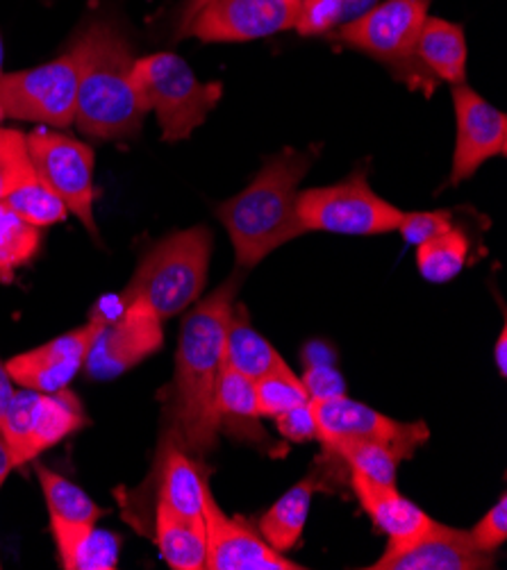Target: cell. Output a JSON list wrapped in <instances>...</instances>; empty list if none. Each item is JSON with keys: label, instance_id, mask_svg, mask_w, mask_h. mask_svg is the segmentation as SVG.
Instances as JSON below:
<instances>
[{"label": "cell", "instance_id": "1", "mask_svg": "<svg viewBox=\"0 0 507 570\" xmlns=\"http://www.w3.org/2000/svg\"><path fill=\"white\" fill-rule=\"evenodd\" d=\"M242 279L240 273H233L185 316L181 327L176 373L164 405L168 419L166 439H172L194 460H205L218 436L214 395L223 366L225 330H228Z\"/></svg>", "mask_w": 507, "mask_h": 570}, {"label": "cell", "instance_id": "2", "mask_svg": "<svg viewBox=\"0 0 507 570\" xmlns=\"http://www.w3.org/2000/svg\"><path fill=\"white\" fill-rule=\"evenodd\" d=\"M312 164V150H280L262 164L244 191L216 207L233 242L237 266L253 268L280 246L308 233L296 214V196Z\"/></svg>", "mask_w": 507, "mask_h": 570}, {"label": "cell", "instance_id": "3", "mask_svg": "<svg viewBox=\"0 0 507 570\" xmlns=\"http://www.w3.org/2000/svg\"><path fill=\"white\" fill-rule=\"evenodd\" d=\"M80 60L76 126L94 139L137 137L146 107L135 85V60L126 35L96 19L74 41Z\"/></svg>", "mask_w": 507, "mask_h": 570}, {"label": "cell", "instance_id": "4", "mask_svg": "<svg viewBox=\"0 0 507 570\" xmlns=\"http://www.w3.org/2000/svg\"><path fill=\"white\" fill-rule=\"evenodd\" d=\"M212 233L205 225L164 237L142 257L119 294L121 305L144 301L162 321L187 312L205 289Z\"/></svg>", "mask_w": 507, "mask_h": 570}, {"label": "cell", "instance_id": "5", "mask_svg": "<svg viewBox=\"0 0 507 570\" xmlns=\"http://www.w3.org/2000/svg\"><path fill=\"white\" fill-rule=\"evenodd\" d=\"M135 85L146 111H155L164 141H185L223 96V82H201L176 52L135 60Z\"/></svg>", "mask_w": 507, "mask_h": 570}, {"label": "cell", "instance_id": "6", "mask_svg": "<svg viewBox=\"0 0 507 570\" xmlns=\"http://www.w3.org/2000/svg\"><path fill=\"white\" fill-rule=\"evenodd\" d=\"M428 10L430 0H384L330 35L376 57L410 87L426 89L430 96L437 80L417 60V41Z\"/></svg>", "mask_w": 507, "mask_h": 570}, {"label": "cell", "instance_id": "7", "mask_svg": "<svg viewBox=\"0 0 507 570\" xmlns=\"http://www.w3.org/2000/svg\"><path fill=\"white\" fill-rule=\"evenodd\" d=\"M296 214L308 233L373 237L397 230L403 209L380 198L369 185V168L360 166L342 183L299 191Z\"/></svg>", "mask_w": 507, "mask_h": 570}, {"label": "cell", "instance_id": "8", "mask_svg": "<svg viewBox=\"0 0 507 570\" xmlns=\"http://www.w3.org/2000/svg\"><path fill=\"white\" fill-rule=\"evenodd\" d=\"M89 423L80 397L67 389L41 393L32 389L14 391L0 421L14 469L37 460L41 452L62 443Z\"/></svg>", "mask_w": 507, "mask_h": 570}, {"label": "cell", "instance_id": "9", "mask_svg": "<svg viewBox=\"0 0 507 570\" xmlns=\"http://www.w3.org/2000/svg\"><path fill=\"white\" fill-rule=\"evenodd\" d=\"M80 60L71 46L69 52L35 69L0 76L8 117L41 124L43 128H69L76 121Z\"/></svg>", "mask_w": 507, "mask_h": 570}, {"label": "cell", "instance_id": "10", "mask_svg": "<svg viewBox=\"0 0 507 570\" xmlns=\"http://www.w3.org/2000/svg\"><path fill=\"white\" fill-rule=\"evenodd\" d=\"M28 159L35 168V176L58 194L67 209L96 237L98 227L94 220V148L55 132L52 128H37L26 135Z\"/></svg>", "mask_w": 507, "mask_h": 570}, {"label": "cell", "instance_id": "11", "mask_svg": "<svg viewBox=\"0 0 507 570\" xmlns=\"http://www.w3.org/2000/svg\"><path fill=\"white\" fill-rule=\"evenodd\" d=\"M299 12L301 0H209L176 37L203 43L255 41L294 30Z\"/></svg>", "mask_w": 507, "mask_h": 570}, {"label": "cell", "instance_id": "12", "mask_svg": "<svg viewBox=\"0 0 507 570\" xmlns=\"http://www.w3.org/2000/svg\"><path fill=\"white\" fill-rule=\"evenodd\" d=\"M319 428V441L325 450L344 441H380L397 450L403 460H410L419 445L430 436L423 421L399 423L349 395L330 397V401H310Z\"/></svg>", "mask_w": 507, "mask_h": 570}, {"label": "cell", "instance_id": "13", "mask_svg": "<svg viewBox=\"0 0 507 570\" xmlns=\"http://www.w3.org/2000/svg\"><path fill=\"white\" fill-rule=\"evenodd\" d=\"M162 344V318L144 301H133L115 321L100 327L82 371L96 382L115 380L155 355Z\"/></svg>", "mask_w": 507, "mask_h": 570}, {"label": "cell", "instance_id": "14", "mask_svg": "<svg viewBox=\"0 0 507 570\" xmlns=\"http://www.w3.org/2000/svg\"><path fill=\"white\" fill-rule=\"evenodd\" d=\"M456 153L448 185L458 187L491 157L507 153V117L467 85H454Z\"/></svg>", "mask_w": 507, "mask_h": 570}, {"label": "cell", "instance_id": "15", "mask_svg": "<svg viewBox=\"0 0 507 570\" xmlns=\"http://www.w3.org/2000/svg\"><path fill=\"white\" fill-rule=\"evenodd\" d=\"M203 523L207 539L205 570H303V566L273 550L244 521L225 517L209 489L205 493Z\"/></svg>", "mask_w": 507, "mask_h": 570}, {"label": "cell", "instance_id": "16", "mask_svg": "<svg viewBox=\"0 0 507 570\" xmlns=\"http://www.w3.org/2000/svg\"><path fill=\"white\" fill-rule=\"evenodd\" d=\"M494 552L476 546L469 530H456L432 521V525L415 541L401 548H387L384 554L369 566L371 570H489Z\"/></svg>", "mask_w": 507, "mask_h": 570}, {"label": "cell", "instance_id": "17", "mask_svg": "<svg viewBox=\"0 0 507 570\" xmlns=\"http://www.w3.org/2000/svg\"><path fill=\"white\" fill-rule=\"evenodd\" d=\"M103 325L105 323L89 318L87 325L52 338L39 348L12 357L10 362H6L12 382L21 389H32L41 393L67 389L82 371L87 353Z\"/></svg>", "mask_w": 507, "mask_h": 570}, {"label": "cell", "instance_id": "18", "mask_svg": "<svg viewBox=\"0 0 507 570\" xmlns=\"http://www.w3.org/2000/svg\"><path fill=\"white\" fill-rule=\"evenodd\" d=\"M351 484L376 528L387 534V548H401L421 537L432 525V519L426 511L403 498L397 484L373 482L355 473H351Z\"/></svg>", "mask_w": 507, "mask_h": 570}, {"label": "cell", "instance_id": "19", "mask_svg": "<svg viewBox=\"0 0 507 570\" xmlns=\"http://www.w3.org/2000/svg\"><path fill=\"white\" fill-rule=\"evenodd\" d=\"M207 489L209 484L201 471V464L172 439H166L157 500L172 507L176 514L185 519L203 521Z\"/></svg>", "mask_w": 507, "mask_h": 570}, {"label": "cell", "instance_id": "20", "mask_svg": "<svg viewBox=\"0 0 507 570\" xmlns=\"http://www.w3.org/2000/svg\"><path fill=\"white\" fill-rule=\"evenodd\" d=\"M62 568L67 570H115L121 537L96 528V523L50 521Z\"/></svg>", "mask_w": 507, "mask_h": 570}, {"label": "cell", "instance_id": "21", "mask_svg": "<svg viewBox=\"0 0 507 570\" xmlns=\"http://www.w3.org/2000/svg\"><path fill=\"white\" fill-rule=\"evenodd\" d=\"M417 60L437 82L465 85L467 80V39L465 28L446 19L428 17L419 41Z\"/></svg>", "mask_w": 507, "mask_h": 570}, {"label": "cell", "instance_id": "22", "mask_svg": "<svg viewBox=\"0 0 507 570\" xmlns=\"http://www.w3.org/2000/svg\"><path fill=\"white\" fill-rule=\"evenodd\" d=\"M155 543L162 559L174 570H205L207 539L205 523L185 519L157 500Z\"/></svg>", "mask_w": 507, "mask_h": 570}, {"label": "cell", "instance_id": "23", "mask_svg": "<svg viewBox=\"0 0 507 570\" xmlns=\"http://www.w3.org/2000/svg\"><path fill=\"white\" fill-rule=\"evenodd\" d=\"M319 473H310L305 480L294 484L283 498L260 519L257 528L262 532V539L277 552L292 550L305 530L310 504L316 491H321Z\"/></svg>", "mask_w": 507, "mask_h": 570}, {"label": "cell", "instance_id": "24", "mask_svg": "<svg viewBox=\"0 0 507 570\" xmlns=\"http://www.w3.org/2000/svg\"><path fill=\"white\" fill-rule=\"evenodd\" d=\"M214 410L218 430H228L240 436H251L262 441L264 432L260 430V410H257V395H255V380L233 371L231 366H221L216 395H214Z\"/></svg>", "mask_w": 507, "mask_h": 570}, {"label": "cell", "instance_id": "25", "mask_svg": "<svg viewBox=\"0 0 507 570\" xmlns=\"http://www.w3.org/2000/svg\"><path fill=\"white\" fill-rule=\"evenodd\" d=\"M283 357L277 355V351L248 323L246 307L235 303L228 330H225L223 364L251 380H260Z\"/></svg>", "mask_w": 507, "mask_h": 570}, {"label": "cell", "instance_id": "26", "mask_svg": "<svg viewBox=\"0 0 507 570\" xmlns=\"http://www.w3.org/2000/svg\"><path fill=\"white\" fill-rule=\"evenodd\" d=\"M37 478L50 511V521L65 523H98L105 509L98 507L78 484L67 480L65 475L37 464Z\"/></svg>", "mask_w": 507, "mask_h": 570}, {"label": "cell", "instance_id": "27", "mask_svg": "<svg viewBox=\"0 0 507 570\" xmlns=\"http://www.w3.org/2000/svg\"><path fill=\"white\" fill-rule=\"evenodd\" d=\"M41 246V230L23 220L6 200H0V279L10 282L28 266Z\"/></svg>", "mask_w": 507, "mask_h": 570}, {"label": "cell", "instance_id": "28", "mask_svg": "<svg viewBox=\"0 0 507 570\" xmlns=\"http://www.w3.org/2000/svg\"><path fill=\"white\" fill-rule=\"evenodd\" d=\"M469 259V239L454 225L448 233L417 246V266L432 284L458 277Z\"/></svg>", "mask_w": 507, "mask_h": 570}, {"label": "cell", "instance_id": "29", "mask_svg": "<svg viewBox=\"0 0 507 570\" xmlns=\"http://www.w3.org/2000/svg\"><path fill=\"white\" fill-rule=\"evenodd\" d=\"M325 452L344 460L351 473L382 484H397V471L403 462L397 450L380 441H344Z\"/></svg>", "mask_w": 507, "mask_h": 570}, {"label": "cell", "instance_id": "30", "mask_svg": "<svg viewBox=\"0 0 507 570\" xmlns=\"http://www.w3.org/2000/svg\"><path fill=\"white\" fill-rule=\"evenodd\" d=\"M255 395L262 419H275L310 403V395L301 377L294 375L285 360H280L266 375L255 380Z\"/></svg>", "mask_w": 507, "mask_h": 570}, {"label": "cell", "instance_id": "31", "mask_svg": "<svg viewBox=\"0 0 507 570\" xmlns=\"http://www.w3.org/2000/svg\"><path fill=\"white\" fill-rule=\"evenodd\" d=\"M380 0H301L296 32L301 37H323L358 19Z\"/></svg>", "mask_w": 507, "mask_h": 570}, {"label": "cell", "instance_id": "32", "mask_svg": "<svg viewBox=\"0 0 507 570\" xmlns=\"http://www.w3.org/2000/svg\"><path fill=\"white\" fill-rule=\"evenodd\" d=\"M23 220H28L30 225L43 227L55 225V223H62L69 214L65 200L52 194L39 178L26 180L19 187H14L6 198H3Z\"/></svg>", "mask_w": 507, "mask_h": 570}, {"label": "cell", "instance_id": "33", "mask_svg": "<svg viewBox=\"0 0 507 570\" xmlns=\"http://www.w3.org/2000/svg\"><path fill=\"white\" fill-rule=\"evenodd\" d=\"M35 168L28 159L26 135L17 128H0V200L14 187L32 180Z\"/></svg>", "mask_w": 507, "mask_h": 570}, {"label": "cell", "instance_id": "34", "mask_svg": "<svg viewBox=\"0 0 507 570\" xmlns=\"http://www.w3.org/2000/svg\"><path fill=\"white\" fill-rule=\"evenodd\" d=\"M454 227V214L439 209V212H403L401 223L397 230L403 239L412 246H419L432 237H439Z\"/></svg>", "mask_w": 507, "mask_h": 570}, {"label": "cell", "instance_id": "35", "mask_svg": "<svg viewBox=\"0 0 507 570\" xmlns=\"http://www.w3.org/2000/svg\"><path fill=\"white\" fill-rule=\"evenodd\" d=\"M476 546L485 552H496L507 541V498L500 495L498 502L469 530Z\"/></svg>", "mask_w": 507, "mask_h": 570}, {"label": "cell", "instance_id": "36", "mask_svg": "<svg viewBox=\"0 0 507 570\" xmlns=\"http://www.w3.org/2000/svg\"><path fill=\"white\" fill-rule=\"evenodd\" d=\"M310 401H330V397L347 395V382L334 364H312L301 377Z\"/></svg>", "mask_w": 507, "mask_h": 570}, {"label": "cell", "instance_id": "37", "mask_svg": "<svg viewBox=\"0 0 507 570\" xmlns=\"http://www.w3.org/2000/svg\"><path fill=\"white\" fill-rule=\"evenodd\" d=\"M275 425H277V432L290 441H296V443L319 441V428H316L310 403L275 416Z\"/></svg>", "mask_w": 507, "mask_h": 570}, {"label": "cell", "instance_id": "38", "mask_svg": "<svg viewBox=\"0 0 507 570\" xmlns=\"http://www.w3.org/2000/svg\"><path fill=\"white\" fill-rule=\"evenodd\" d=\"M14 391L17 389H14V382H12L10 373H8V366L3 364V360H0V421H3V414H6L8 405H10V401H12Z\"/></svg>", "mask_w": 507, "mask_h": 570}, {"label": "cell", "instance_id": "39", "mask_svg": "<svg viewBox=\"0 0 507 570\" xmlns=\"http://www.w3.org/2000/svg\"><path fill=\"white\" fill-rule=\"evenodd\" d=\"M12 469H14L12 452H10V445H8V439H6L3 430H0V489H3Z\"/></svg>", "mask_w": 507, "mask_h": 570}, {"label": "cell", "instance_id": "40", "mask_svg": "<svg viewBox=\"0 0 507 570\" xmlns=\"http://www.w3.org/2000/svg\"><path fill=\"white\" fill-rule=\"evenodd\" d=\"M303 360H305V366H312V364H334L332 360V351L328 346H321V344H310L303 353Z\"/></svg>", "mask_w": 507, "mask_h": 570}, {"label": "cell", "instance_id": "41", "mask_svg": "<svg viewBox=\"0 0 507 570\" xmlns=\"http://www.w3.org/2000/svg\"><path fill=\"white\" fill-rule=\"evenodd\" d=\"M494 360H496L500 377H505L507 375V325H503V330L498 334V341L494 346Z\"/></svg>", "mask_w": 507, "mask_h": 570}, {"label": "cell", "instance_id": "42", "mask_svg": "<svg viewBox=\"0 0 507 570\" xmlns=\"http://www.w3.org/2000/svg\"><path fill=\"white\" fill-rule=\"evenodd\" d=\"M209 3V0H185L183 3V10H181V17H178V32L201 12V8H205ZM176 32V35H178Z\"/></svg>", "mask_w": 507, "mask_h": 570}, {"label": "cell", "instance_id": "43", "mask_svg": "<svg viewBox=\"0 0 507 570\" xmlns=\"http://www.w3.org/2000/svg\"><path fill=\"white\" fill-rule=\"evenodd\" d=\"M6 119H10V117H8V107H6V100H3V94H0V128H3V124H6Z\"/></svg>", "mask_w": 507, "mask_h": 570}, {"label": "cell", "instance_id": "44", "mask_svg": "<svg viewBox=\"0 0 507 570\" xmlns=\"http://www.w3.org/2000/svg\"><path fill=\"white\" fill-rule=\"evenodd\" d=\"M3 62H6V43H3V35H0V76H3Z\"/></svg>", "mask_w": 507, "mask_h": 570}, {"label": "cell", "instance_id": "45", "mask_svg": "<svg viewBox=\"0 0 507 570\" xmlns=\"http://www.w3.org/2000/svg\"><path fill=\"white\" fill-rule=\"evenodd\" d=\"M0 568H3V566H0Z\"/></svg>", "mask_w": 507, "mask_h": 570}]
</instances>
